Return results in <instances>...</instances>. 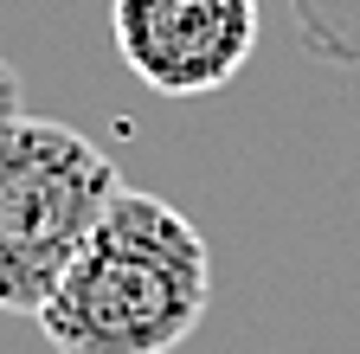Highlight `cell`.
<instances>
[{"instance_id":"cell-1","label":"cell","mask_w":360,"mask_h":354,"mask_svg":"<svg viewBox=\"0 0 360 354\" xmlns=\"http://www.w3.org/2000/svg\"><path fill=\"white\" fill-rule=\"evenodd\" d=\"M212 303V251L161 194L122 187L39 309L58 354H174Z\"/></svg>"},{"instance_id":"cell-2","label":"cell","mask_w":360,"mask_h":354,"mask_svg":"<svg viewBox=\"0 0 360 354\" xmlns=\"http://www.w3.org/2000/svg\"><path fill=\"white\" fill-rule=\"evenodd\" d=\"M116 194V161L84 129L52 116H13L0 129V309L7 316L45 309Z\"/></svg>"},{"instance_id":"cell-3","label":"cell","mask_w":360,"mask_h":354,"mask_svg":"<svg viewBox=\"0 0 360 354\" xmlns=\"http://www.w3.org/2000/svg\"><path fill=\"white\" fill-rule=\"evenodd\" d=\"M110 32L155 97H212L257 46V0H110Z\"/></svg>"},{"instance_id":"cell-4","label":"cell","mask_w":360,"mask_h":354,"mask_svg":"<svg viewBox=\"0 0 360 354\" xmlns=\"http://www.w3.org/2000/svg\"><path fill=\"white\" fill-rule=\"evenodd\" d=\"M290 20L309 58L360 71V0H290Z\"/></svg>"},{"instance_id":"cell-5","label":"cell","mask_w":360,"mask_h":354,"mask_svg":"<svg viewBox=\"0 0 360 354\" xmlns=\"http://www.w3.org/2000/svg\"><path fill=\"white\" fill-rule=\"evenodd\" d=\"M13 116H26V110H20V71L0 58V129H7Z\"/></svg>"}]
</instances>
